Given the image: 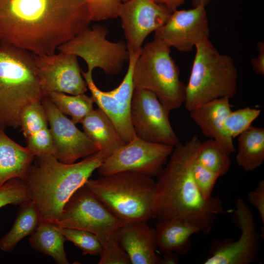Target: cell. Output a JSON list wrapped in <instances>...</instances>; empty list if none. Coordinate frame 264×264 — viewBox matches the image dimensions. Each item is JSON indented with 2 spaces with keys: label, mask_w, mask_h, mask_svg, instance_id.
<instances>
[{
  "label": "cell",
  "mask_w": 264,
  "mask_h": 264,
  "mask_svg": "<svg viewBox=\"0 0 264 264\" xmlns=\"http://www.w3.org/2000/svg\"><path fill=\"white\" fill-rule=\"evenodd\" d=\"M91 21L86 0H0V43L51 54Z\"/></svg>",
  "instance_id": "obj_1"
},
{
  "label": "cell",
  "mask_w": 264,
  "mask_h": 264,
  "mask_svg": "<svg viewBox=\"0 0 264 264\" xmlns=\"http://www.w3.org/2000/svg\"><path fill=\"white\" fill-rule=\"evenodd\" d=\"M200 143L194 135L174 147L156 176L154 210L158 220L180 217L208 235L223 210L218 197L205 198L195 181L192 167Z\"/></svg>",
  "instance_id": "obj_2"
},
{
  "label": "cell",
  "mask_w": 264,
  "mask_h": 264,
  "mask_svg": "<svg viewBox=\"0 0 264 264\" xmlns=\"http://www.w3.org/2000/svg\"><path fill=\"white\" fill-rule=\"evenodd\" d=\"M106 158L100 151L71 164L51 154L35 156L24 181L43 220L56 223L66 203Z\"/></svg>",
  "instance_id": "obj_3"
},
{
  "label": "cell",
  "mask_w": 264,
  "mask_h": 264,
  "mask_svg": "<svg viewBox=\"0 0 264 264\" xmlns=\"http://www.w3.org/2000/svg\"><path fill=\"white\" fill-rule=\"evenodd\" d=\"M35 54L0 43V126L20 127V114L27 105L45 97Z\"/></svg>",
  "instance_id": "obj_4"
},
{
  "label": "cell",
  "mask_w": 264,
  "mask_h": 264,
  "mask_svg": "<svg viewBox=\"0 0 264 264\" xmlns=\"http://www.w3.org/2000/svg\"><path fill=\"white\" fill-rule=\"evenodd\" d=\"M85 185L124 223L147 222L156 218L154 210L156 182L153 177L121 172L88 179Z\"/></svg>",
  "instance_id": "obj_5"
},
{
  "label": "cell",
  "mask_w": 264,
  "mask_h": 264,
  "mask_svg": "<svg viewBox=\"0 0 264 264\" xmlns=\"http://www.w3.org/2000/svg\"><path fill=\"white\" fill-rule=\"evenodd\" d=\"M184 105L195 107L222 98L231 99L237 89L238 71L232 57L222 54L209 38L197 44Z\"/></svg>",
  "instance_id": "obj_6"
},
{
  "label": "cell",
  "mask_w": 264,
  "mask_h": 264,
  "mask_svg": "<svg viewBox=\"0 0 264 264\" xmlns=\"http://www.w3.org/2000/svg\"><path fill=\"white\" fill-rule=\"evenodd\" d=\"M170 48L154 39L147 43L135 61L132 75L134 88L154 93L170 111L184 104L186 89Z\"/></svg>",
  "instance_id": "obj_7"
},
{
  "label": "cell",
  "mask_w": 264,
  "mask_h": 264,
  "mask_svg": "<svg viewBox=\"0 0 264 264\" xmlns=\"http://www.w3.org/2000/svg\"><path fill=\"white\" fill-rule=\"evenodd\" d=\"M124 223L84 184L66 203L56 224L61 228L90 232L99 241L118 242V234Z\"/></svg>",
  "instance_id": "obj_8"
},
{
  "label": "cell",
  "mask_w": 264,
  "mask_h": 264,
  "mask_svg": "<svg viewBox=\"0 0 264 264\" xmlns=\"http://www.w3.org/2000/svg\"><path fill=\"white\" fill-rule=\"evenodd\" d=\"M108 33V29L104 25L88 26L57 49L83 59L88 73L92 74L95 68H99L106 74H117L128 62L129 52L127 43L109 41Z\"/></svg>",
  "instance_id": "obj_9"
},
{
  "label": "cell",
  "mask_w": 264,
  "mask_h": 264,
  "mask_svg": "<svg viewBox=\"0 0 264 264\" xmlns=\"http://www.w3.org/2000/svg\"><path fill=\"white\" fill-rule=\"evenodd\" d=\"M174 149L172 146L146 141L135 136L106 158L97 171L100 176L131 172L156 176Z\"/></svg>",
  "instance_id": "obj_10"
},
{
  "label": "cell",
  "mask_w": 264,
  "mask_h": 264,
  "mask_svg": "<svg viewBox=\"0 0 264 264\" xmlns=\"http://www.w3.org/2000/svg\"><path fill=\"white\" fill-rule=\"evenodd\" d=\"M169 113L154 93L134 88L130 116L136 137L174 147L178 145L180 143L170 122Z\"/></svg>",
  "instance_id": "obj_11"
},
{
  "label": "cell",
  "mask_w": 264,
  "mask_h": 264,
  "mask_svg": "<svg viewBox=\"0 0 264 264\" xmlns=\"http://www.w3.org/2000/svg\"><path fill=\"white\" fill-rule=\"evenodd\" d=\"M140 52L129 51L127 72L118 87L108 91L99 89L95 84L91 74L81 70L94 102L114 124L125 144L135 136L130 116L131 106L134 89L133 71Z\"/></svg>",
  "instance_id": "obj_12"
},
{
  "label": "cell",
  "mask_w": 264,
  "mask_h": 264,
  "mask_svg": "<svg viewBox=\"0 0 264 264\" xmlns=\"http://www.w3.org/2000/svg\"><path fill=\"white\" fill-rule=\"evenodd\" d=\"M234 223L241 230L240 238L215 241L211 245V256L204 264H249L258 259L260 247L259 234L256 229L252 212L243 199L236 200Z\"/></svg>",
  "instance_id": "obj_13"
},
{
  "label": "cell",
  "mask_w": 264,
  "mask_h": 264,
  "mask_svg": "<svg viewBox=\"0 0 264 264\" xmlns=\"http://www.w3.org/2000/svg\"><path fill=\"white\" fill-rule=\"evenodd\" d=\"M46 114L53 147V155L60 162L71 164L99 151L97 146L60 111L46 97L41 100Z\"/></svg>",
  "instance_id": "obj_14"
},
{
  "label": "cell",
  "mask_w": 264,
  "mask_h": 264,
  "mask_svg": "<svg viewBox=\"0 0 264 264\" xmlns=\"http://www.w3.org/2000/svg\"><path fill=\"white\" fill-rule=\"evenodd\" d=\"M209 36L205 6L200 4L189 10L173 11L167 22L154 31V39L170 48L187 52Z\"/></svg>",
  "instance_id": "obj_15"
},
{
  "label": "cell",
  "mask_w": 264,
  "mask_h": 264,
  "mask_svg": "<svg viewBox=\"0 0 264 264\" xmlns=\"http://www.w3.org/2000/svg\"><path fill=\"white\" fill-rule=\"evenodd\" d=\"M172 12L153 0H128L118 11L128 50L137 52L146 37L168 20Z\"/></svg>",
  "instance_id": "obj_16"
},
{
  "label": "cell",
  "mask_w": 264,
  "mask_h": 264,
  "mask_svg": "<svg viewBox=\"0 0 264 264\" xmlns=\"http://www.w3.org/2000/svg\"><path fill=\"white\" fill-rule=\"evenodd\" d=\"M34 57L45 96L51 92L78 95L88 90L76 56L59 51Z\"/></svg>",
  "instance_id": "obj_17"
},
{
  "label": "cell",
  "mask_w": 264,
  "mask_h": 264,
  "mask_svg": "<svg viewBox=\"0 0 264 264\" xmlns=\"http://www.w3.org/2000/svg\"><path fill=\"white\" fill-rule=\"evenodd\" d=\"M117 240L131 264H160V258L156 253L155 230L146 221L125 222L119 231Z\"/></svg>",
  "instance_id": "obj_18"
},
{
  "label": "cell",
  "mask_w": 264,
  "mask_h": 264,
  "mask_svg": "<svg viewBox=\"0 0 264 264\" xmlns=\"http://www.w3.org/2000/svg\"><path fill=\"white\" fill-rule=\"evenodd\" d=\"M229 100L228 97L216 99L198 105L189 112L202 134L216 140L230 154L236 149L233 138L224 126V121L232 111Z\"/></svg>",
  "instance_id": "obj_19"
},
{
  "label": "cell",
  "mask_w": 264,
  "mask_h": 264,
  "mask_svg": "<svg viewBox=\"0 0 264 264\" xmlns=\"http://www.w3.org/2000/svg\"><path fill=\"white\" fill-rule=\"evenodd\" d=\"M19 120L26 147L35 156L53 154L52 136L41 101L26 106L21 112Z\"/></svg>",
  "instance_id": "obj_20"
},
{
  "label": "cell",
  "mask_w": 264,
  "mask_h": 264,
  "mask_svg": "<svg viewBox=\"0 0 264 264\" xmlns=\"http://www.w3.org/2000/svg\"><path fill=\"white\" fill-rule=\"evenodd\" d=\"M0 126V187L18 178L25 181L35 155L10 138Z\"/></svg>",
  "instance_id": "obj_21"
},
{
  "label": "cell",
  "mask_w": 264,
  "mask_h": 264,
  "mask_svg": "<svg viewBox=\"0 0 264 264\" xmlns=\"http://www.w3.org/2000/svg\"><path fill=\"white\" fill-rule=\"evenodd\" d=\"M155 230L160 251L181 255L188 253L192 244L191 236L200 232L198 228L180 217L158 220Z\"/></svg>",
  "instance_id": "obj_22"
},
{
  "label": "cell",
  "mask_w": 264,
  "mask_h": 264,
  "mask_svg": "<svg viewBox=\"0 0 264 264\" xmlns=\"http://www.w3.org/2000/svg\"><path fill=\"white\" fill-rule=\"evenodd\" d=\"M81 123L84 132L106 158L125 144L113 123L99 108L93 109Z\"/></svg>",
  "instance_id": "obj_23"
},
{
  "label": "cell",
  "mask_w": 264,
  "mask_h": 264,
  "mask_svg": "<svg viewBox=\"0 0 264 264\" xmlns=\"http://www.w3.org/2000/svg\"><path fill=\"white\" fill-rule=\"evenodd\" d=\"M10 231L0 239V249L12 251L19 242L30 236L43 221L35 203L30 199L22 203Z\"/></svg>",
  "instance_id": "obj_24"
},
{
  "label": "cell",
  "mask_w": 264,
  "mask_h": 264,
  "mask_svg": "<svg viewBox=\"0 0 264 264\" xmlns=\"http://www.w3.org/2000/svg\"><path fill=\"white\" fill-rule=\"evenodd\" d=\"M236 161L245 171L259 167L264 161V129L251 126L238 138Z\"/></svg>",
  "instance_id": "obj_25"
},
{
  "label": "cell",
  "mask_w": 264,
  "mask_h": 264,
  "mask_svg": "<svg viewBox=\"0 0 264 264\" xmlns=\"http://www.w3.org/2000/svg\"><path fill=\"white\" fill-rule=\"evenodd\" d=\"M66 239L56 223L43 221L29 239L36 251L52 257L58 264H68L64 248Z\"/></svg>",
  "instance_id": "obj_26"
},
{
  "label": "cell",
  "mask_w": 264,
  "mask_h": 264,
  "mask_svg": "<svg viewBox=\"0 0 264 264\" xmlns=\"http://www.w3.org/2000/svg\"><path fill=\"white\" fill-rule=\"evenodd\" d=\"M65 115H68L75 124L82 120L93 109L92 97L85 93L67 95L59 92H51L46 96Z\"/></svg>",
  "instance_id": "obj_27"
},
{
  "label": "cell",
  "mask_w": 264,
  "mask_h": 264,
  "mask_svg": "<svg viewBox=\"0 0 264 264\" xmlns=\"http://www.w3.org/2000/svg\"><path fill=\"white\" fill-rule=\"evenodd\" d=\"M229 155L218 142L211 138L200 143L196 159L220 176L228 172L231 166Z\"/></svg>",
  "instance_id": "obj_28"
},
{
  "label": "cell",
  "mask_w": 264,
  "mask_h": 264,
  "mask_svg": "<svg viewBox=\"0 0 264 264\" xmlns=\"http://www.w3.org/2000/svg\"><path fill=\"white\" fill-rule=\"evenodd\" d=\"M58 228L65 236L66 241L73 242L82 251L83 255L96 256L100 254L102 245L95 234L80 229L61 228L58 226Z\"/></svg>",
  "instance_id": "obj_29"
},
{
  "label": "cell",
  "mask_w": 264,
  "mask_h": 264,
  "mask_svg": "<svg viewBox=\"0 0 264 264\" xmlns=\"http://www.w3.org/2000/svg\"><path fill=\"white\" fill-rule=\"evenodd\" d=\"M260 113V110L249 107L232 110L224 121V126L228 134L232 138L238 136L251 126Z\"/></svg>",
  "instance_id": "obj_30"
},
{
  "label": "cell",
  "mask_w": 264,
  "mask_h": 264,
  "mask_svg": "<svg viewBox=\"0 0 264 264\" xmlns=\"http://www.w3.org/2000/svg\"><path fill=\"white\" fill-rule=\"evenodd\" d=\"M29 199L24 181L14 178L0 187V208L8 204L20 205Z\"/></svg>",
  "instance_id": "obj_31"
},
{
  "label": "cell",
  "mask_w": 264,
  "mask_h": 264,
  "mask_svg": "<svg viewBox=\"0 0 264 264\" xmlns=\"http://www.w3.org/2000/svg\"><path fill=\"white\" fill-rule=\"evenodd\" d=\"M128 0H86L92 21H101L118 18L120 6Z\"/></svg>",
  "instance_id": "obj_32"
},
{
  "label": "cell",
  "mask_w": 264,
  "mask_h": 264,
  "mask_svg": "<svg viewBox=\"0 0 264 264\" xmlns=\"http://www.w3.org/2000/svg\"><path fill=\"white\" fill-rule=\"evenodd\" d=\"M192 173L196 184L203 197L206 199L210 198L216 181L220 177L219 175L205 167L196 159L193 165Z\"/></svg>",
  "instance_id": "obj_33"
},
{
  "label": "cell",
  "mask_w": 264,
  "mask_h": 264,
  "mask_svg": "<svg viewBox=\"0 0 264 264\" xmlns=\"http://www.w3.org/2000/svg\"><path fill=\"white\" fill-rule=\"evenodd\" d=\"M102 250L98 264H130V259L118 242L100 240Z\"/></svg>",
  "instance_id": "obj_34"
},
{
  "label": "cell",
  "mask_w": 264,
  "mask_h": 264,
  "mask_svg": "<svg viewBox=\"0 0 264 264\" xmlns=\"http://www.w3.org/2000/svg\"><path fill=\"white\" fill-rule=\"evenodd\" d=\"M250 203L255 206L259 213L262 222L264 224V180H260L256 188L248 193Z\"/></svg>",
  "instance_id": "obj_35"
},
{
  "label": "cell",
  "mask_w": 264,
  "mask_h": 264,
  "mask_svg": "<svg viewBox=\"0 0 264 264\" xmlns=\"http://www.w3.org/2000/svg\"><path fill=\"white\" fill-rule=\"evenodd\" d=\"M257 49L259 52L258 56L251 60L253 69L258 74H264V44L262 42L257 43Z\"/></svg>",
  "instance_id": "obj_36"
},
{
  "label": "cell",
  "mask_w": 264,
  "mask_h": 264,
  "mask_svg": "<svg viewBox=\"0 0 264 264\" xmlns=\"http://www.w3.org/2000/svg\"><path fill=\"white\" fill-rule=\"evenodd\" d=\"M155 2L166 6L172 12L182 5L185 0H153Z\"/></svg>",
  "instance_id": "obj_37"
},
{
  "label": "cell",
  "mask_w": 264,
  "mask_h": 264,
  "mask_svg": "<svg viewBox=\"0 0 264 264\" xmlns=\"http://www.w3.org/2000/svg\"><path fill=\"white\" fill-rule=\"evenodd\" d=\"M162 258H160V264H176L178 262V256L175 252L164 253Z\"/></svg>",
  "instance_id": "obj_38"
},
{
  "label": "cell",
  "mask_w": 264,
  "mask_h": 264,
  "mask_svg": "<svg viewBox=\"0 0 264 264\" xmlns=\"http://www.w3.org/2000/svg\"><path fill=\"white\" fill-rule=\"evenodd\" d=\"M211 0H192V5L195 7L200 4H202L206 6Z\"/></svg>",
  "instance_id": "obj_39"
}]
</instances>
